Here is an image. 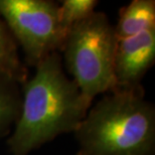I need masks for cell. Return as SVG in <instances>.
<instances>
[{
  "label": "cell",
  "mask_w": 155,
  "mask_h": 155,
  "mask_svg": "<svg viewBox=\"0 0 155 155\" xmlns=\"http://www.w3.org/2000/svg\"><path fill=\"white\" fill-rule=\"evenodd\" d=\"M20 91L19 116L7 137L11 155H28L60 135L75 133L92 107L66 75L60 52L40 61Z\"/></svg>",
  "instance_id": "6da1fadb"
},
{
  "label": "cell",
  "mask_w": 155,
  "mask_h": 155,
  "mask_svg": "<svg viewBox=\"0 0 155 155\" xmlns=\"http://www.w3.org/2000/svg\"><path fill=\"white\" fill-rule=\"evenodd\" d=\"M144 95L105 94L74 133L76 155H155V107Z\"/></svg>",
  "instance_id": "7a4b0ae2"
},
{
  "label": "cell",
  "mask_w": 155,
  "mask_h": 155,
  "mask_svg": "<svg viewBox=\"0 0 155 155\" xmlns=\"http://www.w3.org/2000/svg\"><path fill=\"white\" fill-rule=\"evenodd\" d=\"M117 43L115 27L101 11L67 33L60 54L71 79L91 103L98 95L112 91Z\"/></svg>",
  "instance_id": "3957f363"
},
{
  "label": "cell",
  "mask_w": 155,
  "mask_h": 155,
  "mask_svg": "<svg viewBox=\"0 0 155 155\" xmlns=\"http://www.w3.org/2000/svg\"><path fill=\"white\" fill-rule=\"evenodd\" d=\"M58 8L60 4L51 0H0V18L22 49L25 66L35 68L60 52L66 33Z\"/></svg>",
  "instance_id": "277c9868"
},
{
  "label": "cell",
  "mask_w": 155,
  "mask_h": 155,
  "mask_svg": "<svg viewBox=\"0 0 155 155\" xmlns=\"http://www.w3.org/2000/svg\"><path fill=\"white\" fill-rule=\"evenodd\" d=\"M155 63V27L118 39L111 92L144 93L142 81Z\"/></svg>",
  "instance_id": "5b68a950"
},
{
  "label": "cell",
  "mask_w": 155,
  "mask_h": 155,
  "mask_svg": "<svg viewBox=\"0 0 155 155\" xmlns=\"http://www.w3.org/2000/svg\"><path fill=\"white\" fill-rule=\"evenodd\" d=\"M115 27L118 39L138 35L155 27L154 0H133L120 9Z\"/></svg>",
  "instance_id": "8992f818"
},
{
  "label": "cell",
  "mask_w": 155,
  "mask_h": 155,
  "mask_svg": "<svg viewBox=\"0 0 155 155\" xmlns=\"http://www.w3.org/2000/svg\"><path fill=\"white\" fill-rule=\"evenodd\" d=\"M20 83L0 72V140L8 137L20 112Z\"/></svg>",
  "instance_id": "52a82bcc"
},
{
  "label": "cell",
  "mask_w": 155,
  "mask_h": 155,
  "mask_svg": "<svg viewBox=\"0 0 155 155\" xmlns=\"http://www.w3.org/2000/svg\"><path fill=\"white\" fill-rule=\"evenodd\" d=\"M0 72L6 73L20 83L25 81L28 70L18 54V46L0 18Z\"/></svg>",
  "instance_id": "ba28073f"
},
{
  "label": "cell",
  "mask_w": 155,
  "mask_h": 155,
  "mask_svg": "<svg viewBox=\"0 0 155 155\" xmlns=\"http://www.w3.org/2000/svg\"><path fill=\"white\" fill-rule=\"evenodd\" d=\"M98 3L96 0H64L61 3L58 15L61 28L66 35L74 26L94 13Z\"/></svg>",
  "instance_id": "9c48e42d"
}]
</instances>
